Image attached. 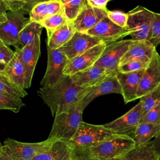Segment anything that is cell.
Wrapping results in <instances>:
<instances>
[{"instance_id": "4", "label": "cell", "mask_w": 160, "mask_h": 160, "mask_svg": "<svg viewBox=\"0 0 160 160\" xmlns=\"http://www.w3.org/2000/svg\"><path fill=\"white\" fill-rule=\"evenodd\" d=\"M104 125L89 124L82 121L70 141L75 150H88L98 142L114 135Z\"/></svg>"}, {"instance_id": "35", "label": "cell", "mask_w": 160, "mask_h": 160, "mask_svg": "<svg viewBox=\"0 0 160 160\" xmlns=\"http://www.w3.org/2000/svg\"><path fill=\"white\" fill-rule=\"evenodd\" d=\"M107 17L116 25L125 28L127 24L128 14L120 11H108Z\"/></svg>"}, {"instance_id": "27", "label": "cell", "mask_w": 160, "mask_h": 160, "mask_svg": "<svg viewBox=\"0 0 160 160\" xmlns=\"http://www.w3.org/2000/svg\"><path fill=\"white\" fill-rule=\"evenodd\" d=\"M43 27L35 21H29L21 31L18 36V49L31 43L38 35H41Z\"/></svg>"}, {"instance_id": "10", "label": "cell", "mask_w": 160, "mask_h": 160, "mask_svg": "<svg viewBox=\"0 0 160 160\" xmlns=\"http://www.w3.org/2000/svg\"><path fill=\"white\" fill-rule=\"evenodd\" d=\"M66 56L59 49H48V64L45 74L40 82L41 86H51L64 75L63 69L68 62Z\"/></svg>"}, {"instance_id": "33", "label": "cell", "mask_w": 160, "mask_h": 160, "mask_svg": "<svg viewBox=\"0 0 160 160\" xmlns=\"http://www.w3.org/2000/svg\"><path fill=\"white\" fill-rule=\"evenodd\" d=\"M154 47L160 44V14L154 13L148 39Z\"/></svg>"}, {"instance_id": "44", "label": "cell", "mask_w": 160, "mask_h": 160, "mask_svg": "<svg viewBox=\"0 0 160 160\" xmlns=\"http://www.w3.org/2000/svg\"><path fill=\"white\" fill-rule=\"evenodd\" d=\"M7 9L6 6H2L0 8V26L7 20Z\"/></svg>"}, {"instance_id": "6", "label": "cell", "mask_w": 160, "mask_h": 160, "mask_svg": "<svg viewBox=\"0 0 160 160\" xmlns=\"http://www.w3.org/2000/svg\"><path fill=\"white\" fill-rule=\"evenodd\" d=\"M53 141L47 139L38 142H23L8 138L3 146L13 160H32L38 154L46 151Z\"/></svg>"}, {"instance_id": "46", "label": "cell", "mask_w": 160, "mask_h": 160, "mask_svg": "<svg viewBox=\"0 0 160 160\" xmlns=\"http://www.w3.org/2000/svg\"><path fill=\"white\" fill-rule=\"evenodd\" d=\"M2 6H5V4H4V2L3 0H0V8L2 7Z\"/></svg>"}, {"instance_id": "48", "label": "cell", "mask_w": 160, "mask_h": 160, "mask_svg": "<svg viewBox=\"0 0 160 160\" xmlns=\"http://www.w3.org/2000/svg\"><path fill=\"white\" fill-rule=\"evenodd\" d=\"M2 144H1V141H0V149L2 148Z\"/></svg>"}, {"instance_id": "8", "label": "cell", "mask_w": 160, "mask_h": 160, "mask_svg": "<svg viewBox=\"0 0 160 160\" xmlns=\"http://www.w3.org/2000/svg\"><path fill=\"white\" fill-rule=\"evenodd\" d=\"M142 117V106L141 102L139 101L126 114L104 126L116 134L133 138L134 131Z\"/></svg>"}, {"instance_id": "28", "label": "cell", "mask_w": 160, "mask_h": 160, "mask_svg": "<svg viewBox=\"0 0 160 160\" xmlns=\"http://www.w3.org/2000/svg\"><path fill=\"white\" fill-rule=\"evenodd\" d=\"M0 92L17 99L28 95L24 89L17 86L2 72H0Z\"/></svg>"}, {"instance_id": "26", "label": "cell", "mask_w": 160, "mask_h": 160, "mask_svg": "<svg viewBox=\"0 0 160 160\" xmlns=\"http://www.w3.org/2000/svg\"><path fill=\"white\" fill-rule=\"evenodd\" d=\"M160 131V124L140 122L137 126L133 136L135 145L148 142Z\"/></svg>"}, {"instance_id": "22", "label": "cell", "mask_w": 160, "mask_h": 160, "mask_svg": "<svg viewBox=\"0 0 160 160\" xmlns=\"http://www.w3.org/2000/svg\"><path fill=\"white\" fill-rule=\"evenodd\" d=\"M63 10L62 3L59 0H49L41 2L34 5L29 12L31 21L40 22L48 16L56 14Z\"/></svg>"}, {"instance_id": "19", "label": "cell", "mask_w": 160, "mask_h": 160, "mask_svg": "<svg viewBox=\"0 0 160 160\" xmlns=\"http://www.w3.org/2000/svg\"><path fill=\"white\" fill-rule=\"evenodd\" d=\"M155 51L156 47L148 40H132L128 51L122 57L119 65L131 60H138L149 63Z\"/></svg>"}, {"instance_id": "12", "label": "cell", "mask_w": 160, "mask_h": 160, "mask_svg": "<svg viewBox=\"0 0 160 160\" xmlns=\"http://www.w3.org/2000/svg\"><path fill=\"white\" fill-rule=\"evenodd\" d=\"M132 41V39H122L107 44L94 64L101 66L109 71H116L122 57L128 51Z\"/></svg>"}, {"instance_id": "38", "label": "cell", "mask_w": 160, "mask_h": 160, "mask_svg": "<svg viewBox=\"0 0 160 160\" xmlns=\"http://www.w3.org/2000/svg\"><path fill=\"white\" fill-rule=\"evenodd\" d=\"M72 160H99L95 158L88 150H75L74 149V156Z\"/></svg>"}, {"instance_id": "25", "label": "cell", "mask_w": 160, "mask_h": 160, "mask_svg": "<svg viewBox=\"0 0 160 160\" xmlns=\"http://www.w3.org/2000/svg\"><path fill=\"white\" fill-rule=\"evenodd\" d=\"M158 157L153 142L151 141L142 144L135 145L121 157V160H156Z\"/></svg>"}, {"instance_id": "13", "label": "cell", "mask_w": 160, "mask_h": 160, "mask_svg": "<svg viewBox=\"0 0 160 160\" xmlns=\"http://www.w3.org/2000/svg\"><path fill=\"white\" fill-rule=\"evenodd\" d=\"M160 86V56L156 50L144 69L137 92L138 99L147 95Z\"/></svg>"}, {"instance_id": "9", "label": "cell", "mask_w": 160, "mask_h": 160, "mask_svg": "<svg viewBox=\"0 0 160 160\" xmlns=\"http://www.w3.org/2000/svg\"><path fill=\"white\" fill-rule=\"evenodd\" d=\"M106 45L102 42L68 60L63 69V74L70 76L93 66L102 54Z\"/></svg>"}, {"instance_id": "31", "label": "cell", "mask_w": 160, "mask_h": 160, "mask_svg": "<svg viewBox=\"0 0 160 160\" xmlns=\"http://www.w3.org/2000/svg\"><path fill=\"white\" fill-rule=\"evenodd\" d=\"M24 106L25 104L21 99H17L0 92V109L10 110L17 113Z\"/></svg>"}, {"instance_id": "18", "label": "cell", "mask_w": 160, "mask_h": 160, "mask_svg": "<svg viewBox=\"0 0 160 160\" xmlns=\"http://www.w3.org/2000/svg\"><path fill=\"white\" fill-rule=\"evenodd\" d=\"M144 71V69L131 72H121L116 71V75L121 86V94L125 103L138 99V86Z\"/></svg>"}, {"instance_id": "49", "label": "cell", "mask_w": 160, "mask_h": 160, "mask_svg": "<svg viewBox=\"0 0 160 160\" xmlns=\"http://www.w3.org/2000/svg\"><path fill=\"white\" fill-rule=\"evenodd\" d=\"M156 160H160V156H159L158 157V158L156 159Z\"/></svg>"}, {"instance_id": "2", "label": "cell", "mask_w": 160, "mask_h": 160, "mask_svg": "<svg viewBox=\"0 0 160 160\" xmlns=\"http://www.w3.org/2000/svg\"><path fill=\"white\" fill-rule=\"evenodd\" d=\"M83 111L84 109L78 104L69 111L55 116L48 139L71 141L82 121Z\"/></svg>"}, {"instance_id": "20", "label": "cell", "mask_w": 160, "mask_h": 160, "mask_svg": "<svg viewBox=\"0 0 160 160\" xmlns=\"http://www.w3.org/2000/svg\"><path fill=\"white\" fill-rule=\"evenodd\" d=\"M74 146L70 141L54 140L51 146L32 160H72Z\"/></svg>"}, {"instance_id": "45", "label": "cell", "mask_w": 160, "mask_h": 160, "mask_svg": "<svg viewBox=\"0 0 160 160\" xmlns=\"http://www.w3.org/2000/svg\"><path fill=\"white\" fill-rule=\"evenodd\" d=\"M5 66H6V65H4V64L0 63V72H3L4 69V68H5Z\"/></svg>"}, {"instance_id": "23", "label": "cell", "mask_w": 160, "mask_h": 160, "mask_svg": "<svg viewBox=\"0 0 160 160\" xmlns=\"http://www.w3.org/2000/svg\"><path fill=\"white\" fill-rule=\"evenodd\" d=\"M14 84L25 89V69L18 49L11 60L5 66L2 72Z\"/></svg>"}, {"instance_id": "50", "label": "cell", "mask_w": 160, "mask_h": 160, "mask_svg": "<svg viewBox=\"0 0 160 160\" xmlns=\"http://www.w3.org/2000/svg\"><path fill=\"white\" fill-rule=\"evenodd\" d=\"M109 1H112V0H109Z\"/></svg>"}, {"instance_id": "34", "label": "cell", "mask_w": 160, "mask_h": 160, "mask_svg": "<svg viewBox=\"0 0 160 160\" xmlns=\"http://www.w3.org/2000/svg\"><path fill=\"white\" fill-rule=\"evenodd\" d=\"M149 63L138 60H131L118 66V71L121 72H131L145 69Z\"/></svg>"}, {"instance_id": "14", "label": "cell", "mask_w": 160, "mask_h": 160, "mask_svg": "<svg viewBox=\"0 0 160 160\" xmlns=\"http://www.w3.org/2000/svg\"><path fill=\"white\" fill-rule=\"evenodd\" d=\"M102 42L86 32L76 31L70 39L58 49L70 60Z\"/></svg>"}, {"instance_id": "24", "label": "cell", "mask_w": 160, "mask_h": 160, "mask_svg": "<svg viewBox=\"0 0 160 160\" xmlns=\"http://www.w3.org/2000/svg\"><path fill=\"white\" fill-rule=\"evenodd\" d=\"M76 29L72 22L68 21L63 25L48 36V49H58L68 42L72 36Z\"/></svg>"}, {"instance_id": "21", "label": "cell", "mask_w": 160, "mask_h": 160, "mask_svg": "<svg viewBox=\"0 0 160 160\" xmlns=\"http://www.w3.org/2000/svg\"><path fill=\"white\" fill-rule=\"evenodd\" d=\"M113 71H109L96 64L70 76L77 86L86 88L96 84L108 74Z\"/></svg>"}, {"instance_id": "47", "label": "cell", "mask_w": 160, "mask_h": 160, "mask_svg": "<svg viewBox=\"0 0 160 160\" xmlns=\"http://www.w3.org/2000/svg\"><path fill=\"white\" fill-rule=\"evenodd\" d=\"M106 160H121V158H116V159H106Z\"/></svg>"}, {"instance_id": "5", "label": "cell", "mask_w": 160, "mask_h": 160, "mask_svg": "<svg viewBox=\"0 0 160 160\" xmlns=\"http://www.w3.org/2000/svg\"><path fill=\"white\" fill-rule=\"evenodd\" d=\"M154 13L141 6H136L127 13L126 29L132 40L148 39Z\"/></svg>"}, {"instance_id": "41", "label": "cell", "mask_w": 160, "mask_h": 160, "mask_svg": "<svg viewBox=\"0 0 160 160\" xmlns=\"http://www.w3.org/2000/svg\"><path fill=\"white\" fill-rule=\"evenodd\" d=\"M87 3L90 6L100 9H107L106 4L109 0H86Z\"/></svg>"}, {"instance_id": "37", "label": "cell", "mask_w": 160, "mask_h": 160, "mask_svg": "<svg viewBox=\"0 0 160 160\" xmlns=\"http://www.w3.org/2000/svg\"><path fill=\"white\" fill-rule=\"evenodd\" d=\"M14 55V51L0 39V63L6 65L11 60Z\"/></svg>"}, {"instance_id": "36", "label": "cell", "mask_w": 160, "mask_h": 160, "mask_svg": "<svg viewBox=\"0 0 160 160\" xmlns=\"http://www.w3.org/2000/svg\"><path fill=\"white\" fill-rule=\"evenodd\" d=\"M140 122L160 124V103L154 106L145 114Z\"/></svg>"}, {"instance_id": "29", "label": "cell", "mask_w": 160, "mask_h": 160, "mask_svg": "<svg viewBox=\"0 0 160 160\" xmlns=\"http://www.w3.org/2000/svg\"><path fill=\"white\" fill-rule=\"evenodd\" d=\"M68 21L64 10H62L56 14L46 17L39 23L46 29L47 35L48 36Z\"/></svg>"}, {"instance_id": "17", "label": "cell", "mask_w": 160, "mask_h": 160, "mask_svg": "<svg viewBox=\"0 0 160 160\" xmlns=\"http://www.w3.org/2000/svg\"><path fill=\"white\" fill-rule=\"evenodd\" d=\"M108 11L107 9L92 7L86 3L72 21L76 31L86 32L102 18L107 16Z\"/></svg>"}, {"instance_id": "43", "label": "cell", "mask_w": 160, "mask_h": 160, "mask_svg": "<svg viewBox=\"0 0 160 160\" xmlns=\"http://www.w3.org/2000/svg\"><path fill=\"white\" fill-rule=\"evenodd\" d=\"M0 160H13L3 145L0 149Z\"/></svg>"}, {"instance_id": "30", "label": "cell", "mask_w": 160, "mask_h": 160, "mask_svg": "<svg viewBox=\"0 0 160 160\" xmlns=\"http://www.w3.org/2000/svg\"><path fill=\"white\" fill-rule=\"evenodd\" d=\"M67 19L72 22L87 3L86 0H59Z\"/></svg>"}, {"instance_id": "7", "label": "cell", "mask_w": 160, "mask_h": 160, "mask_svg": "<svg viewBox=\"0 0 160 160\" xmlns=\"http://www.w3.org/2000/svg\"><path fill=\"white\" fill-rule=\"evenodd\" d=\"M26 11L20 9L6 12L7 20L0 26V39L8 46L18 49V36L22 29L30 21Z\"/></svg>"}, {"instance_id": "39", "label": "cell", "mask_w": 160, "mask_h": 160, "mask_svg": "<svg viewBox=\"0 0 160 160\" xmlns=\"http://www.w3.org/2000/svg\"><path fill=\"white\" fill-rule=\"evenodd\" d=\"M7 10L18 11L22 9L23 2L22 0H3Z\"/></svg>"}, {"instance_id": "40", "label": "cell", "mask_w": 160, "mask_h": 160, "mask_svg": "<svg viewBox=\"0 0 160 160\" xmlns=\"http://www.w3.org/2000/svg\"><path fill=\"white\" fill-rule=\"evenodd\" d=\"M22 1L23 2L22 10L26 12H29L32 9V8L36 4H38L41 2L49 1V0H22Z\"/></svg>"}, {"instance_id": "1", "label": "cell", "mask_w": 160, "mask_h": 160, "mask_svg": "<svg viewBox=\"0 0 160 160\" xmlns=\"http://www.w3.org/2000/svg\"><path fill=\"white\" fill-rule=\"evenodd\" d=\"M87 89L77 86L71 76L64 75L53 86H41L38 94L55 116L78 105Z\"/></svg>"}, {"instance_id": "42", "label": "cell", "mask_w": 160, "mask_h": 160, "mask_svg": "<svg viewBox=\"0 0 160 160\" xmlns=\"http://www.w3.org/2000/svg\"><path fill=\"white\" fill-rule=\"evenodd\" d=\"M155 151L158 156H160V131L154 137V139L152 141Z\"/></svg>"}, {"instance_id": "11", "label": "cell", "mask_w": 160, "mask_h": 160, "mask_svg": "<svg viewBox=\"0 0 160 160\" xmlns=\"http://www.w3.org/2000/svg\"><path fill=\"white\" fill-rule=\"evenodd\" d=\"M111 93H121V86L116 77V71L108 74L96 84L88 88L85 95L78 104L84 109V108L96 97Z\"/></svg>"}, {"instance_id": "16", "label": "cell", "mask_w": 160, "mask_h": 160, "mask_svg": "<svg viewBox=\"0 0 160 160\" xmlns=\"http://www.w3.org/2000/svg\"><path fill=\"white\" fill-rule=\"evenodd\" d=\"M41 35H38L30 44L18 50L25 69V89L31 87L34 71L41 53Z\"/></svg>"}, {"instance_id": "32", "label": "cell", "mask_w": 160, "mask_h": 160, "mask_svg": "<svg viewBox=\"0 0 160 160\" xmlns=\"http://www.w3.org/2000/svg\"><path fill=\"white\" fill-rule=\"evenodd\" d=\"M142 106V116L152 108L160 103V86L147 95L140 98Z\"/></svg>"}, {"instance_id": "15", "label": "cell", "mask_w": 160, "mask_h": 160, "mask_svg": "<svg viewBox=\"0 0 160 160\" xmlns=\"http://www.w3.org/2000/svg\"><path fill=\"white\" fill-rule=\"evenodd\" d=\"M86 33L99 39L106 44L129 36L126 28L116 25L107 16L102 18Z\"/></svg>"}, {"instance_id": "3", "label": "cell", "mask_w": 160, "mask_h": 160, "mask_svg": "<svg viewBox=\"0 0 160 160\" xmlns=\"http://www.w3.org/2000/svg\"><path fill=\"white\" fill-rule=\"evenodd\" d=\"M134 146L133 138L114 134L91 147L89 151L99 160H106L121 158Z\"/></svg>"}]
</instances>
